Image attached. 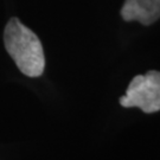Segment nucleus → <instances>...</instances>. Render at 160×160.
I'll list each match as a JSON object with an SVG mask.
<instances>
[{
    "mask_svg": "<svg viewBox=\"0 0 160 160\" xmlns=\"http://www.w3.org/2000/svg\"><path fill=\"white\" fill-rule=\"evenodd\" d=\"M120 14L125 22L149 26L160 19V0H125Z\"/></svg>",
    "mask_w": 160,
    "mask_h": 160,
    "instance_id": "7ed1b4c3",
    "label": "nucleus"
},
{
    "mask_svg": "<svg viewBox=\"0 0 160 160\" xmlns=\"http://www.w3.org/2000/svg\"><path fill=\"white\" fill-rule=\"evenodd\" d=\"M125 108L138 107L146 114L160 110V71L149 70L145 75H137L128 84L126 95L120 97Z\"/></svg>",
    "mask_w": 160,
    "mask_h": 160,
    "instance_id": "f03ea898",
    "label": "nucleus"
},
{
    "mask_svg": "<svg viewBox=\"0 0 160 160\" xmlns=\"http://www.w3.org/2000/svg\"><path fill=\"white\" fill-rule=\"evenodd\" d=\"M6 51L28 77H39L45 69V56L38 36L18 18H11L4 30Z\"/></svg>",
    "mask_w": 160,
    "mask_h": 160,
    "instance_id": "f257e3e1",
    "label": "nucleus"
}]
</instances>
